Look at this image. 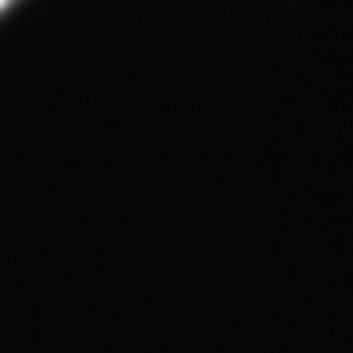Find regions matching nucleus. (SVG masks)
I'll use <instances>...</instances> for the list:
<instances>
[{"label": "nucleus", "mask_w": 353, "mask_h": 353, "mask_svg": "<svg viewBox=\"0 0 353 353\" xmlns=\"http://www.w3.org/2000/svg\"><path fill=\"white\" fill-rule=\"evenodd\" d=\"M8 4H11V0H0V11H4V8H8Z\"/></svg>", "instance_id": "nucleus-1"}]
</instances>
